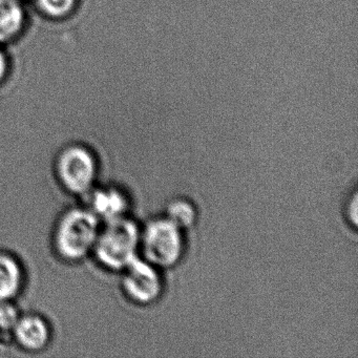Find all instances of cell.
I'll return each instance as SVG.
<instances>
[{
  "label": "cell",
  "instance_id": "1",
  "mask_svg": "<svg viewBox=\"0 0 358 358\" xmlns=\"http://www.w3.org/2000/svg\"><path fill=\"white\" fill-rule=\"evenodd\" d=\"M99 231L95 213L87 209H73L58 225L56 246L66 259H83L95 247Z\"/></svg>",
  "mask_w": 358,
  "mask_h": 358
},
{
  "label": "cell",
  "instance_id": "2",
  "mask_svg": "<svg viewBox=\"0 0 358 358\" xmlns=\"http://www.w3.org/2000/svg\"><path fill=\"white\" fill-rule=\"evenodd\" d=\"M139 234L129 220L117 217L106 222L98 234L95 249L98 259L106 267L122 269L136 259Z\"/></svg>",
  "mask_w": 358,
  "mask_h": 358
},
{
  "label": "cell",
  "instance_id": "3",
  "mask_svg": "<svg viewBox=\"0 0 358 358\" xmlns=\"http://www.w3.org/2000/svg\"><path fill=\"white\" fill-rule=\"evenodd\" d=\"M60 181L69 192L87 194L93 187L97 176V164L93 155L81 146L66 148L57 161Z\"/></svg>",
  "mask_w": 358,
  "mask_h": 358
},
{
  "label": "cell",
  "instance_id": "4",
  "mask_svg": "<svg viewBox=\"0 0 358 358\" xmlns=\"http://www.w3.org/2000/svg\"><path fill=\"white\" fill-rule=\"evenodd\" d=\"M144 253L152 263L171 266L181 255L179 227L171 220L154 222L144 234Z\"/></svg>",
  "mask_w": 358,
  "mask_h": 358
},
{
  "label": "cell",
  "instance_id": "5",
  "mask_svg": "<svg viewBox=\"0 0 358 358\" xmlns=\"http://www.w3.org/2000/svg\"><path fill=\"white\" fill-rule=\"evenodd\" d=\"M125 268L123 286L127 294L140 303L154 301L161 290L160 280L155 270L137 259H134Z\"/></svg>",
  "mask_w": 358,
  "mask_h": 358
},
{
  "label": "cell",
  "instance_id": "6",
  "mask_svg": "<svg viewBox=\"0 0 358 358\" xmlns=\"http://www.w3.org/2000/svg\"><path fill=\"white\" fill-rule=\"evenodd\" d=\"M13 331L18 343L30 351L43 349L49 341L50 332L47 322L39 316H22Z\"/></svg>",
  "mask_w": 358,
  "mask_h": 358
},
{
  "label": "cell",
  "instance_id": "7",
  "mask_svg": "<svg viewBox=\"0 0 358 358\" xmlns=\"http://www.w3.org/2000/svg\"><path fill=\"white\" fill-rule=\"evenodd\" d=\"M24 8L18 0H0V43H9L24 26Z\"/></svg>",
  "mask_w": 358,
  "mask_h": 358
},
{
  "label": "cell",
  "instance_id": "8",
  "mask_svg": "<svg viewBox=\"0 0 358 358\" xmlns=\"http://www.w3.org/2000/svg\"><path fill=\"white\" fill-rule=\"evenodd\" d=\"M90 203L92 213H95L98 219L101 217L106 222L122 217L127 208V203L120 192L106 188L94 192Z\"/></svg>",
  "mask_w": 358,
  "mask_h": 358
},
{
  "label": "cell",
  "instance_id": "9",
  "mask_svg": "<svg viewBox=\"0 0 358 358\" xmlns=\"http://www.w3.org/2000/svg\"><path fill=\"white\" fill-rule=\"evenodd\" d=\"M22 287V269L9 255H0V301L13 299Z\"/></svg>",
  "mask_w": 358,
  "mask_h": 358
},
{
  "label": "cell",
  "instance_id": "10",
  "mask_svg": "<svg viewBox=\"0 0 358 358\" xmlns=\"http://www.w3.org/2000/svg\"><path fill=\"white\" fill-rule=\"evenodd\" d=\"M37 7L51 18H62L72 13L77 0H35Z\"/></svg>",
  "mask_w": 358,
  "mask_h": 358
},
{
  "label": "cell",
  "instance_id": "11",
  "mask_svg": "<svg viewBox=\"0 0 358 358\" xmlns=\"http://www.w3.org/2000/svg\"><path fill=\"white\" fill-rule=\"evenodd\" d=\"M169 219L178 227H186L194 223L196 213L192 205L183 201H178L171 205L169 209Z\"/></svg>",
  "mask_w": 358,
  "mask_h": 358
},
{
  "label": "cell",
  "instance_id": "12",
  "mask_svg": "<svg viewBox=\"0 0 358 358\" xmlns=\"http://www.w3.org/2000/svg\"><path fill=\"white\" fill-rule=\"evenodd\" d=\"M17 309L9 301H0V329L13 330L20 320Z\"/></svg>",
  "mask_w": 358,
  "mask_h": 358
},
{
  "label": "cell",
  "instance_id": "13",
  "mask_svg": "<svg viewBox=\"0 0 358 358\" xmlns=\"http://www.w3.org/2000/svg\"><path fill=\"white\" fill-rule=\"evenodd\" d=\"M8 72V62L5 54L0 51V81H3Z\"/></svg>",
  "mask_w": 358,
  "mask_h": 358
},
{
  "label": "cell",
  "instance_id": "14",
  "mask_svg": "<svg viewBox=\"0 0 358 358\" xmlns=\"http://www.w3.org/2000/svg\"><path fill=\"white\" fill-rule=\"evenodd\" d=\"M351 208H350V210L353 211V213H351V217H352V222H353L354 225H356V223H357V196H354L353 201H352V205Z\"/></svg>",
  "mask_w": 358,
  "mask_h": 358
}]
</instances>
